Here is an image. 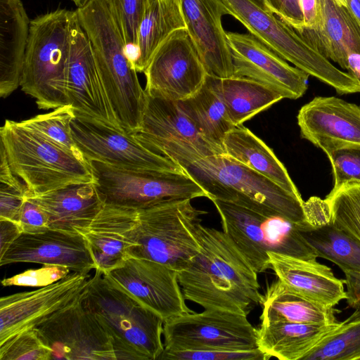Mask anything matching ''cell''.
<instances>
[{
  "mask_svg": "<svg viewBox=\"0 0 360 360\" xmlns=\"http://www.w3.org/2000/svg\"><path fill=\"white\" fill-rule=\"evenodd\" d=\"M354 309L302 360H360V307Z\"/></svg>",
  "mask_w": 360,
  "mask_h": 360,
  "instance_id": "e575fe53",
  "label": "cell"
},
{
  "mask_svg": "<svg viewBox=\"0 0 360 360\" xmlns=\"http://www.w3.org/2000/svg\"><path fill=\"white\" fill-rule=\"evenodd\" d=\"M324 200L330 221L360 242V183L345 184Z\"/></svg>",
  "mask_w": 360,
  "mask_h": 360,
  "instance_id": "d590c367",
  "label": "cell"
},
{
  "mask_svg": "<svg viewBox=\"0 0 360 360\" xmlns=\"http://www.w3.org/2000/svg\"><path fill=\"white\" fill-rule=\"evenodd\" d=\"M177 102L205 139L224 151V139L235 126L223 101L214 89L208 75L197 92Z\"/></svg>",
  "mask_w": 360,
  "mask_h": 360,
  "instance_id": "d6a6232c",
  "label": "cell"
},
{
  "mask_svg": "<svg viewBox=\"0 0 360 360\" xmlns=\"http://www.w3.org/2000/svg\"><path fill=\"white\" fill-rule=\"evenodd\" d=\"M70 269L62 265L44 264L36 269H28L9 278H4L3 286L44 287L51 285L68 276Z\"/></svg>",
  "mask_w": 360,
  "mask_h": 360,
  "instance_id": "b9f144b4",
  "label": "cell"
},
{
  "mask_svg": "<svg viewBox=\"0 0 360 360\" xmlns=\"http://www.w3.org/2000/svg\"><path fill=\"white\" fill-rule=\"evenodd\" d=\"M30 20L20 0H0V96L20 86Z\"/></svg>",
  "mask_w": 360,
  "mask_h": 360,
  "instance_id": "4316f807",
  "label": "cell"
},
{
  "mask_svg": "<svg viewBox=\"0 0 360 360\" xmlns=\"http://www.w3.org/2000/svg\"><path fill=\"white\" fill-rule=\"evenodd\" d=\"M20 262L62 265L85 274L96 269L82 234L51 229L39 233H22L0 256L1 266Z\"/></svg>",
  "mask_w": 360,
  "mask_h": 360,
  "instance_id": "ffe728a7",
  "label": "cell"
},
{
  "mask_svg": "<svg viewBox=\"0 0 360 360\" xmlns=\"http://www.w3.org/2000/svg\"><path fill=\"white\" fill-rule=\"evenodd\" d=\"M76 13L91 43L98 72L121 128L141 126L146 92L127 54V44L108 0H91Z\"/></svg>",
  "mask_w": 360,
  "mask_h": 360,
  "instance_id": "7a4b0ae2",
  "label": "cell"
},
{
  "mask_svg": "<svg viewBox=\"0 0 360 360\" xmlns=\"http://www.w3.org/2000/svg\"><path fill=\"white\" fill-rule=\"evenodd\" d=\"M191 200H165L138 210L128 257L153 260L177 272L186 268L200 251L201 217L206 214Z\"/></svg>",
  "mask_w": 360,
  "mask_h": 360,
  "instance_id": "52a82bcc",
  "label": "cell"
},
{
  "mask_svg": "<svg viewBox=\"0 0 360 360\" xmlns=\"http://www.w3.org/2000/svg\"><path fill=\"white\" fill-rule=\"evenodd\" d=\"M345 278L343 280L346 286V301L354 309L360 307V272L344 271Z\"/></svg>",
  "mask_w": 360,
  "mask_h": 360,
  "instance_id": "bcb514c9",
  "label": "cell"
},
{
  "mask_svg": "<svg viewBox=\"0 0 360 360\" xmlns=\"http://www.w3.org/2000/svg\"><path fill=\"white\" fill-rule=\"evenodd\" d=\"M103 274L164 321L193 311L186 304L178 272L162 264L128 257Z\"/></svg>",
  "mask_w": 360,
  "mask_h": 360,
  "instance_id": "2e32d148",
  "label": "cell"
},
{
  "mask_svg": "<svg viewBox=\"0 0 360 360\" xmlns=\"http://www.w3.org/2000/svg\"><path fill=\"white\" fill-rule=\"evenodd\" d=\"M138 216L137 210L104 205L80 233L87 243L96 269L106 274L128 257L129 249L134 245Z\"/></svg>",
  "mask_w": 360,
  "mask_h": 360,
  "instance_id": "603a6c76",
  "label": "cell"
},
{
  "mask_svg": "<svg viewBox=\"0 0 360 360\" xmlns=\"http://www.w3.org/2000/svg\"><path fill=\"white\" fill-rule=\"evenodd\" d=\"M301 5L304 18V26L314 25L316 15V0H301Z\"/></svg>",
  "mask_w": 360,
  "mask_h": 360,
  "instance_id": "c3c4849f",
  "label": "cell"
},
{
  "mask_svg": "<svg viewBox=\"0 0 360 360\" xmlns=\"http://www.w3.org/2000/svg\"><path fill=\"white\" fill-rule=\"evenodd\" d=\"M301 136L321 149L331 145L360 146V106L335 96H316L298 112Z\"/></svg>",
  "mask_w": 360,
  "mask_h": 360,
  "instance_id": "44dd1931",
  "label": "cell"
},
{
  "mask_svg": "<svg viewBox=\"0 0 360 360\" xmlns=\"http://www.w3.org/2000/svg\"><path fill=\"white\" fill-rule=\"evenodd\" d=\"M18 224L22 233H39L49 229V219L44 210L25 197Z\"/></svg>",
  "mask_w": 360,
  "mask_h": 360,
  "instance_id": "f6af8a7d",
  "label": "cell"
},
{
  "mask_svg": "<svg viewBox=\"0 0 360 360\" xmlns=\"http://www.w3.org/2000/svg\"><path fill=\"white\" fill-rule=\"evenodd\" d=\"M0 142L12 172L25 184L27 194L94 183L89 163L22 121L6 120L0 129Z\"/></svg>",
  "mask_w": 360,
  "mask_h": 360,
  "instance_id": "5b68a950",
  "label": "cell"
},
{
  "mask_svg": "<svg viewBox=\"0 0 360 360\" xmlns=\"http://www.w3.org/2000/svg\"><path fill=\"white\" fill-rule=\"evenodd\" d=\"M212 202L220 216L223 231L257 274L269 269V252L316 259L314 251L300 231L302 227L308 225L297 224L281 216L263 214L220 200Z\"/></svg>",
  "mask_w": 360,
  "mask_h": 360,
  "instance_id": "9c48e42d",
  "label": "cell"
},
{
  "mask_svg": "<svg viewBox=\"0 0 360 360\" xmlns=\"http://www.w3.org/2000/svg\"><path fill=\"white\" fill-rule=\"evenodd\" d=\"M357 1H359L360 2V0H357Z\"/></svg>",
  "mask_w": 360,
  "mask_h": 360,
  "instance_id": "db71d44e",
  "label": "cell"
},
{
  "mask_svg": "<svg viewBox=\"0 0 360 360\" xmlns=\"http://www.w3.org/2000/svg\"><path fill=\"white\" fill-rule=\"evenodd\" d=\"M226 11L285 60L332 86L340 95L359 93V82L334 66L290 26L257 0H218Z\"/></svg>",
  "mask_w": 360,
  "mask_h": 360,
  "instance_id": "ba28073f",
  "label": "cell"
},
{
  "mask_svg": "<svg viewBox=\"0 0 360 360\" xmlns=\"http://www.w3.org/2000/svg\"><path fill=\"white\" fill-rule=\"evenodd\" d=\"M89 274L71 271L46 286L0 299V343L14 335L35 328L81 298Z\"/></svg>",
  "mask_w": 360,
  "mask_h": 360,
  "instance_id": "9a60e30c",
  "label": "cell"
},
{
  "mask_svg": "<svg viewBox=\"0 0 360 360\" xmlns=\"http://www.w3.org/2000/svg\"><path fill=\"white\" fill-rule=\"evenodd\" d=\"M321 150L328 156L333 169L334 184L330 193L349 183H360V146L331 145Z\"/></svg>",
  "mask_w": 360,
  "mask_h": 360,
  "instance_id": "74e56055",
  "label": "cell"
},
{
  "mask_svg": "<svg viewBox=\"0 0 360 360\" xmlns=\"http://www.w3.org/2000/svg\"><path fill=\"white\" fill-rule=\"evenodd\" d=\"M205 191L211 201L234 203L266 215L281 216L300 225H310L304 201L227 155L177 162Z\"/></svg>",
  "mask_w": 360,
  "mask_h": 360,
  "instance_id": "3957f363",
  "label": "cell"
},
{
  "mask_svg": "<svg viewBox=\"0 0 360 360\" xmlns=\"http://www.w3.org/2000/svg\"><path fill=\"white\" fill-rule=\"evenodd\" d=\"M82 302L110 335L117 360H156L164 319L94 269Z\"/></svg>",
  "mask_w": 360,
  "mask_h": 360,
  "instance_id": "277c9868",
  "label": "cell"
},
{
  "mask_svg": "<svg viewBox=\"0 0 360 360\" xmlns=\"http://www.w3.org/2000/svg\"><path fill=\"white\" fill-rule=\"evenodd\" d=\"M349 73L360 83V54H355L349 62Z\"/></svg>",
  "mask_w": 360,
  "mask_h": 360,
  "instance_id": "681fc988",
  "label": "cell"
},
{
  "mask_svg": "<svg viewBox=\"0 0 360 360\" xmlns=\"http://www.w3.org/2000/svg\"><path fill=\"white\" fill-rule=\"evenodd\" d=\"M301 233L316 257L329 260L342 271L360 272V242L330 221L300 229Z\"/></svg>",
  "mask_w": 360,
  "mask_h": 360,
  "instance_id": "836d02e7",
  "label": "cell"
},
{
  "mask_svg": "<svg viewBox=\"0 0 360 360\" xmlns=\"http://www.w3.org/2000/svg\"><path fill=\"white\" fill-rule=\"evenodd\" d=\"M296 32L321 56L345 70L347 56L360 53V25L348 8L335 0H316L314 25Z\"/></svg>",
  "mask_w": 360,
  "mask_h": 360,
  "instance_id": "cb8c5ba5",
  "label": "cell"
},
{
  "mask_svg": "<svg viewBox=\"0 0 360 360\" xmlns=\"http://www.w3.org/2000/svg\"><path fill=\"white\" fill-rule=\"evenodd\" d=\"M143 73L146 92L175 101L193 95L207 76L186 28L175 31L158 47Z\"/></svg>",
  "mask_w": 360,
  "mask_h": 360,
  "instance_id": "5bb4252c",
  "label": "cell"
},
{
  "mask_svg": "<svg viewBox=\"0 0 360 360\" xmlns=\"http://www.w3.org/2000/svg\"><path fill=\"white\" fill-rule=\"evenodd\" d=\"M22 233L18 222L0 219V256L8 250Z\"/></svg>",
  "mask_w": 360,
  "mask_h": 360,
  "instance_id": "7dc6e473",
  "label": "cell"
},
{
  "mask_svg": "<svg viewBox=\"0 0 360 360\" xmlns=\"http://www.w3.org/2000/svg\"><path fill=\"white\" fill-rule=\"evenodd\" d=\"M186 29L207 75L233 76V64L221 18L226 11L218 0H181Z\"/></svg>",
  "mask_w": 360,
  "mask_h": 360,
  "instance_id": "7402d4cb",
  "label": "cell"
},
{
  "mask_svg": "<svg viewBox=\"0 0 360 360\" xmlns=\"http://www.w3.org/2000/svg\"><path fill=\"white\" fill-rule=\"evenodd\" d=\"M208 76L235 127L242 125L283 98L274 89L248 78Z\"/></svg>",
  "mask_w": 360,
  "mask_h": 360,
  "instance_id": "1f68e13d",
  "label": "cell"
},
{
  "mask_svg": "<svg viewBox=\"0 0 360 360\" xmlns=\"http://www.w3.org/2000/svg\"><path fill=\"white\" fill-rule=\"evenodd\" d=\"M0 219L18 222L27 188L15 175L0 179Z\"/></svg>",
  "mask_w": 360,
  "mask_h": 360,
  "instance_id": "7bdbcfd3",
  "label": "cell"
},
{
  "mask_svg": "<svg viewBox=\"0 0 360 360\" xmlns=\"http://www.w3.org/2000/svg\"><path fill=\"white\" fill-rule=\"evenodd\" d=\"M186 28L181 0H149L137 32L131 65L144 72L158 47L175 31Z\"/></svg>",
  "mask_w": 360,
  "mask_h": 360,
  "instance_id": "f546056e",
  "label": "cell"
},
{
  "mask_svg": "<svg viewBox=\"0 0 360 360\" xmlns=\"http://www.w3.org/2000/svg\"><path fill=\"white\" fill-rule=\"evenodd\" d=\"M133 134L153 151L181 146L203 158L224 154L205 139L177 101L148 92L140 128Z\"/></svg>",
  "mask_w": 360,
  "mask_h": 360,
  "instance_id": "d6986e66",
  "label": "cell"
},
{
  "mask_svg": "<svg viewBox=\"0 0 360 360\" xmlns=\"http://www.w3.org/2000/svg\"><path fill=\"white\" fill-rule=\"evenodd\" d=\"M261 324L290 322L336 326L338 310L321 305L288 287L279 279L268 286L262 296Z\"/></svg>",
  "mask_w": 360,
  "mask_h": 360,
  "instance_id": "83f0119b",
  "label": "cell"
},
{
  "mask_svg": "<svg viewBox=\"0 0 360 360\" xmlns=\"http://www.w3.org/2000/svg\"><path fill=\"white\" fill-rule=\"evenodd\" d=\"M82 297L35 328L51 359L117 360L110 335Z\"/></svg>",
  "mask_w": 360,
  "mask_h": 360,
  "instance_id": "4fadbf2b",
  "label": "cell"
},
{
  "mask_svg": "<svg viewBox=\"0 0 360 360\" xmlns=\"http://www.w3.org/2000/svg\"><path fill=\"white\" fill-rule=\"evenodd\" d=\"M338 4L346 6L347 7V1L346 0H335Z\"/></svg>",
  "mask_w": 360,
  "mask_h": 360,
  "instance_id": "816d5d0a",
  "label": "cell"
},
{
  "mask_svg": "<svg viewBox=\"0 0 360 360\" xmlns=\"http://www.w3.org/2000/svg\"><path fill=\"white\" fill-rule=\"evenodd\" d=\"M74 141L84 159L127 169L184 172L172 160L143 145L133 133L75 112L70 123Z\"/></svg>",
  "mask_w": 360,
  "mask_h": 360,
  "instance_id": "7c38bea8",
  "label": "cell"
},
{
  "mask_svg": "<svg viewBox=\"0 0 360 360\" xmlns=\"http://www.w3.org/2000/svg\"><path fill=\"white\" fill-rule=\"evenodd\" d=\"M258 1H261V2H262V1L263 2V1H262V0H258Z\"/></svg>",
  "mask_w": 360,
  "mask_h": 360,
  "instance_id": "f5cc1de1",
  "label": "cell"
},
{
  "mask_svg": "<svg viewBox=\"0 0 360 360\" xmlns=\"http://www.w3.org/2000/svg\"><path fill=\"white\" fill-rule=\"evenodd\" d=\"M235 77L248 78L280 94L283 98L302 97L309 75L290 66L251 34L226 32Z\"/></svg>",
  "mask_w": 360,
  "mask_h": 360,
  "instance_id": "ac0fdd59",
  "label": "cell"
},
{
  "mask_svg": "<svg viewBox=\"0 0 360 360\" xmlns=\"http://www.w3.org/2000/svg\"><path fill=\"white\" fill-rule=\"evenodd\" d=\"M51 359V351L35 328L20 332L0 343V360Z\"/></svg>",
  "mask_w": 360,
  "mask_h": 360,
  "instance_id": "f35d334b",
  "label": "cell"
},
{
  "mask_svg": "<svg viewBox=\"0 0 360 360\" xmlns=\"http://www.w3.org/2000/svg\"><path fill=\"white\" fill-rule=\"evenodd\" d=\"M108 1L124 37L127 57L131 64L136 51L139 25L149 0Z\"/></svg>",
  "mask_w": 360,
  "mask_h": 360,
  "instance_id": "ab89813d",
  "label": "cell"
},
{
  "mask_svg": "<svg viewBox=\"0 0 360 360\" xmlns=\"http://www.w3.org/2000/svg\"><path fill=\"white\" fill-rule=\"evenodd\" d=\"M89 164L104 205L138 210L165 200L207 198L185 172L127 169L97 161Z\"/></svg>",
  "mask_w": 360,
  "mask_h": 360,
  "instance_id": "30bf717a",
  "label": "cell"
},
{
  "mask_svg": "<svg viewBox=\"0 0 360 360\" xmlns=\"http://www.w3.org/2000/svg\"><path fill=\"white\" fill-rule=\"evenodd\" d=\"M75 116V108L68 104L22 122L65 148L81 160L88 162L77 148L72 135L70 123Z\"/></svg>",
  "mask_w": 360,
  "mask_h": 360,
  "instance_id": "8d00e7d4",
  "label": "cell"
},
{
  "mask_svg": "<svg viewBox=\"0 0 360 360\" xmlns=\"http://www.w3.org/2000/svg\"><path fill=\"white\" fill-rule=\"evenodd\" d=\"M224 155L245 165L302 199L286 168L273 150L242 125L229 131L223 141Z\"/></svg>",
  "mask_w": 360,
  "mask_h": 360,
  "instance_id": "f1b7e54d",
  "label": "cell"
},
{
  "mask_svg": "<svg viewBox=\"0 0 360 360\" xmlns=\"http://www.w3.org/2000/svg\"><path fill=\"white\" fill-rule=\"evenodd\" d=\"M200 241L198 255L178 272L185 299L247 316L262 300L257 272L223 231L202 224Z\"/></svg>",
  "mask_w": 360,
  "mask_h": 360,
  "instance_id": "6da1fadb",
  "label": "cell"
},
{
  "mask_svg": "<svg viewBox=\"0 0 360 360\" xmlns=\"http://www.w3.org/2000/svg\"><path fill=\"white\" fill-rule=\"evenodd\" d=\"M73 11L60 8L30 20L20 87L39 109L68 105L67 69Z\"/></svg>",
  "mask_w": 360,
  "mask_h": 360,
  "instance_id": "8992f818",
  "label": "cell"
},
{
  "mask_svg": "<svg viewBox=\"0 0 360 360\" xmlns=\"http://www.w3.org/2000/svg\"><path fill=\"white\" fill-rule=\"evenodd\" d=\"M336 326L290 322L260 324L258 348L269 358L302 360Z\"/></svg>",
  "mask_w": 360,
  "mask_h": 360,
  "instance_id": "4dcf8cb0",
  "label": "cell"
},
{
  "mask_svg": "<svg viewBox=\"0 0 360 360\" xmlns=\"http://www.w3.org/2000/svg\"><path fill=\"white\" fill-rule=\"evenodd\" d=\"M75 4L77 6V8H80L84 6L91 0H72Z\"/></svg>",
  "mask_w": 360,
  "mask_h": 360,
  "instance_id": "f907efd6",
  "label": "cell"
},
{
  "mask_svg": "<svg viewBox=\"0 0 360 360\" xmlns=\"http://www.w3.org/2000/svg\"><path fill=\"white\" fill-rule=\"evenodd\" d=\"M163 342L164 350L255 349L257 328L246 315L205 309L165 320Z\"/></svg>",
  "mask_w": 360,
  "mask_h": 360,
  "instance_id": "8fae6325",
  "label": "cell"
},
{
  "mask_svg": "<svg viewBox=\"0 0 360 360\" xmlns=\"http://www.w3.org/2000/svg\"><path fill=\"white\" fill-rule=\"evenodd\" d=\"M265 7L295 31L304 26L301 0H263Z\"/></svg>",
  "mask_w": 360,
  "mask_h": 360,
  "instance_id": "ee69618b",
  "label": "cell"
},
{
  "mask_svg": "<svg viewBox=\"0 0 360 360\" xmlns=\"http://www.w3.org/2000/svg\"><path fill=\"white\" fill-rule=\"evenodd\" d=\"M269 269L290 288L326 307H334L346 298L343 280L316 259L269 252Z\"/></svg>",
  "mask_w": 360,
  "mask_h": 360,
  "instance_id": "d4e9b609",
  "label": "cell"
},
{
  "mask_svg": "<svg viewBox=\"0 0 360 360\" xmlns=\"http://www.w3.org/2000/svg\"><path fill=\"white\" fill-rule=\"evenodd\" d=\"M46 213L49 229L82 233L104 205L94 183L69 185L47 193L25 195Z\"/></svg>",
  "mask_w": 360,
  "mask_h": 360,
  "instance_id": "484cf974",
  "label": "cell"
},
{
  "mask_svg": "<svg viewBox=\"0 0 360 360\" xmlns=\"http://www.w3.org/2000/svg\"><path fill=\"white\" fill-rule=\"evenodd\" d=\"M259 348L250 350H164L159 359L169 360H267Z\"/></svg>",
  "mask_w": 360,
  "mask_h": 360,
  "instance_id": "60d3db41",
  "label": "cell"
},
{
  "mask_svg": "<svg viewBox=\"0 0 360 360\" xmlns=\"http://www.w3.org/2000/svg\"><path fill=\"white\" fill-rule=\"evenodd\" d=\"M66 90L68 104L75 112L122 129L105 94L91 43L76 11L71 20Z\"/></svg>",
  "mask_w": 360,
  "mask_h": 360,
  "instance_id": "e0dca14e",
  "label": "cell"
}]
</instances>
